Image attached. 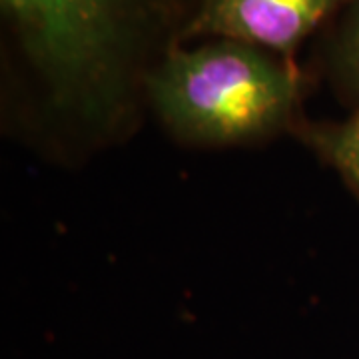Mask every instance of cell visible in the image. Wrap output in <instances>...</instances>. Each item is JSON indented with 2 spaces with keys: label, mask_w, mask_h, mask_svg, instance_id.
Masks as SVG:
<instances>
[{
  "label": "cell",
  "mask_w": 359,
  "mask_h": 359,
  "mask_svg": "<svg viewBox=\"0 0 359 359\" xmlns=\"http://www.w3.org/2000/svg\"><path fill=\"white\" fill-rule=\"evenodd\" d=\"M323 74L335 94L359 108V0H349L334 16L323 44Z\"/></svg>",
  "instance_id": "277c9868"
},
{
  "label": "cell",
  "mask_w": 359,
  "mask_h": 359,
  "mask_svg": "<svg viewBox=\"0 0 359 359\" xmlns=\"http://www.w3.org/2000/svg\"><path fill=\"white\" fill-rule=\"evenodd\" d=\"M20 62L56 106L108 114L182 34L198 0H0Z\"/></svg>",
  "instance_id": "6da1fadb"
},
{
  "label": "cell",
  "mask_w": 359,
  "mask_h": 359,
  "mask_svg": "<svg viewBox=\"0 0 359 359\" xmlns=\"http://www.w3.org/2000/svg\"><path fill=\"white\" fill-rule=\"evenodd\" d=\"M304 76L295 60L240 40L174 46L144 80V96L180 140L245 144L295 128Z\"/></svg>",
  "instance_id": "7a4b0ae2"
},
{
  "label": "cell",
  "mask_w": 359,
  "mask_h": 359,
  "mask_svg": "<svg viewBox=\"0 0 359 359\" xmlns=\"http://www.w3.org/2000/svg\"><path fill=\"white\" fill-rule=\"evenodd\" d=\"M295 130L302 140L341 176L359 196V108L344 122H299Z\"/></svg>",
  "instance_id": "5b68a950"
},
{
  "label": "cell",
  "mask_w": 359,
  "mask_h": 359,
  "mask_svg": "<svg viewBox=\"0 0 359 359\" xmlns=\"http://www.w3.org/2000/svg\"><path fill=\"white\" fill-rule=\"evenodd\" d=\"M349 0H198L182 44L190 39H230L295 60L302 42Z\"/></svg>",
  "instance_id": "3957f363"
}]
</instances>
